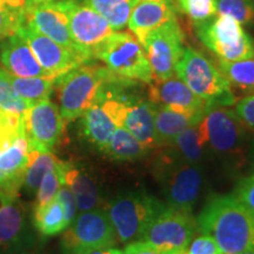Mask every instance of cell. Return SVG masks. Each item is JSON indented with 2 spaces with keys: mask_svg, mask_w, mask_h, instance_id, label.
Returning <instances> with one entry per match:
<instances>
[{
  "mask_svg": "<svg viewBox=\"0 0 254 254\" xmlns=\"http://www.w3.org/2000/svg\"><path fill=\"white\" fill-rule=\"evenodd\" d=\"M63 128L64 120L59 107L50 99L34 104L25 117V131L32 147L52 151Z\"/></svg>",
  "mask_w": 254,
  "mask_h": 254,
  "instance_id": "obj_16",
  "label": "cell"
},
{
  "mask_svg": "<svg viewBox=\"0 0 254 254\" xmlns=\"http://www.w3.org/2000/svg\"><path fill=\"white\" fill-rule=\"evenodd\" d=\"M251 171H252L254 174V159H252V165H251Z\"/></svg>",
  "mask_w": 254,
  "mask_h": 254,
  "instance_id": "obj_47",
  "label": "cell"
},
{
  "mask_svg": "<svg viewBox=\"0 0 254 254\" xmlns=\"http://www.w3.org/2000/svg\"><path fill=\"white\" fill-rule=\"evenodd\" d=\"M112 73L105 66L84 63L57 78L59 111L64 124L74 122L99 100Z\"/></svg>",
  "mask_w": 254,
  "mask_h": 254,
  "instance_id": "obj_2",
  "label": "cell"
},
{
  "mask_svg": "<svg viewBox=\"0 0 254 254\" xmlns=\"http://www.w3.org/2000/svg\"><path fill=\"white\" fill-rule=\"evenodd\" d=\"M58 0H34V4H44V2H55Z\"/></svg>",
  "mask_w": 254,
  "mask_h": 254,
  "instance_id": "obj_46",
  "label": "cell"
},
{
  "mask_svg": "<svg viewBox=\"0 0 254 254\" xmlns=\"http://www.w3.org/2000/svg\"><path fill=\"white\" fill-rule=\"evenodd\" d=\"M127 105L103 90L99 100L81 116L82 134L87 141L103 152L114 129L122 126Z\"/></svg>",
  "mask_w": 254,
  "mask_h": 254,
  "instance_id": "obj_13",
  "label": "cell"
},
{
  "mask_svg": "<svg viewBox=\"0 0 254 254\" xmlns=\"http://www.w3.org/2000/svg\"><path fill=\"white\" fill-rule=\"evenodd\" d=\"M243 254H254V250L249 251V252H245V253H243Z\"/></svg>",
  "mask_w": 254,
  "mask_h": 254,
  "instance_id": "obj_48",
  "label": "cell"
},
{
  "mask_svg": "<svg viewBox=\"0 0 254 254\" xmlns=\"http://www.w3.org/2000/svg\"><path fill=\"white\" fill-rule=\"evenodd\" d=\"M32 241L25 208L18 195L0 190V254L26 253Z\"/></svg>",
  "mask_w": 254,
  "mask_h": 254,
  "instance_id": "obj_14",
  "label": "cell"
},
{
  "mask_svg": "<svg viewBox=\"0 0 254 254\" xmlns=\"http://www.w3.org/2000/svg\"><path fill=\"white\" fill-rule=\"evenodd\" d=\"M200 233L217 241L221 254H243L254 250V213L233 195H213L198 219Z\"/></svg>",
  "mask_w": 254,
  "mask_h": 254,
  "instance_id": "obj_1",
  "label": "cell"
},
{
  "mask_svg": "<svg viewBox=\"0 0 254 254\" xmlns=\"http://www.w3.org/2000/svg\"><path fill=\"white\" fill-rule=\"evenodd\" d=\"M249 155L251 159H254V135L252 136L250 141V146H249Z\"/></svg>",
  "mask_w": 254,
  "mask_h": 254,
  "instance_id": "obj_44",
  "label": "cell"
},
{
  "mask_svg": "<svg viewBox=\"0 0 254 254\" xmlns=\"http://www.w3.org/2000/svg\"><path fill=\"white\" fill-rule=\"evenodd\" d=\"M205 112L190 113L157 105L155 110V134L159 147H166L178 134L201 122Z\"/></svg>",
  "mask_w": 254,
  "mask_h": 254,
  "instance_id": "obj_24",
  "label": "cell"
},
{
  "mask_svg": "<svg viewBox=\"0 0 254 254\" xmlns=\"http://www.w3.org/2000/svg\"><path fill=\"white\" fill-rule=\"evenodd\" d=\"M196 37L219 60L238 62L254 58V40L243 25L230 15L215 17L194 24Z\"/></svg>",
  "mask_w": 254,
  "mask_h": 254,
  "instance_id": "obj_7",
  "label": "cell"
},
{
  "mask_svg": "<svg viewBox=\"0 0 254 254\" xmlns=\"http://www.w3.org/2000/svg\"><path fill=\"white\" fill-rule=\"evenodd\" d=\"M25 25L90 62L73 40L69 32L67 17L57 1L34 5L26 15Z\"/></svg>",
  "mask_w": 254,
  "mask_h": 254,
  "instance_id": "obj_17",
  "label": "cell"
},
{
  "mask_svg": "<svg viewBox=\"0 0 254 254\" xmlns=\"http://www.w3.org/2000/svg\"><path fill=\"white\" fill-rule=\"evenodd\" d=\"M150 152L151 148L142 145L125 127L118 126L111 135L109 144L104 148L103 153L111 160L128 163L148 157Z\"/></svg>",
  "mask_w": 254,
  "mask_h": 254,
  "instance_id": "obj_25",
  "label": "cell"
},
{
  "mask_svg": "<svg viewBox=\"0 0 254 254\" xmlns=\"http://www.w3.org/2000/svg\"><path fill=\"white\" fill-rule=\"evenodd\" d=\"M136 1H158V2H166V4L173 5L172 0H136Z\"/></svg>",
  "mask_w": 254,
  "mask_h": 254,
  "instance_id": "obj_45",
  "label": "cell"
},
{
  "mask_svg": "<svg viewBox=\"0 0 254 254\" xmlns=\"http://www.w3.org/2000/svg\"><path fill=\"white\" fill-rule=\"evenodd\" d=\"M186 254H221V251L213 238L201 233L193 238L187 247Z\"/></svg>",
  "mask_w": 254,
  "mask_h": 254,
  "instance_id": "obj_38",
  "label": "cell"
},
{
  "mask_svg": "<svg viewBox=\"0 0 254 254\" xmlns=\"http://www.w3.org/2000/svg\"><path fill=\"white\" fill-rule=\"evenodd\" d=\"M88 254H124V253L122 250L116 249V247H107V249L95 250V251H93V252H91Z\"/></svg>",
  "mask_w": 254,
  "mask_h": 254,
  "instance_id": "obj_43",
  "label": "cell"
},
{
  "mask_svg": "<svg viewBox=\"0 0 254 254\" xmlns=\"http://www.w3.org/2000/svg\"><path fill=\"white\" fill-rule=\"evenodd\" d=\"M153 174L168 206L192 212L204 185L201 165L180 160L167 148L155 159Z\"/></svg>",
  "mask_w": 254,
  "mask_h": 254,
  "instance_id": "obj_3",
  "label": "cell"
},
{
  "mask_svg": "<svg viewBox=\"0 0 254 254\" xmlns=\"http://www.w3.org/2000/svg\"><path fill=\"white\" fill-rule=\"evenodd\" d=\"M59 159L51 151L40 150V148L30 146L27 166L25 170L23 189L27 194H36L39 189L41 180L51 168L56 166Z\"/></svg>",
  "mask_w": 254,
  "mask_h": 254,
  "instance_id": "obj_27",
  "label": "cell"
},
{
  "mask_svg": "<svg viewBox=\"0 0 254 254\" xmlns=\"http://www.w3.org/2000/svg\"><path fill=\"white\" fill-rule=\"evenodd\" d=\"M184 32L177 18L150 32L144 49L152 71V80H166L174 77L184 52Z\"/></svg>",
  "mask_w": 254,
  "mask_h": 254,
  "instance_id": "obj_11",
  "label": "cell"
},
{
  "mask_svg": "<svg viewBox=\"0 0 254 254\" xmlns=\"http://www.w3.org/2000/svg\"><path fill=\"white\" fill-rule=\"evenodd\" d=\"M232 195L254 213V174L240 179L234 187Z\"/></svg>",
  "mask_w": 254,
  "mask_h": 254,
  "instance_id": "obj_36",
  "label": "cell"
},
{
  "mask_svg": "<svg viewBox=\"0 0 254 254\" xmlns=\"http://www.w3.org/2000/svg\"><path fill=\"white\" fill-rule=\"evenodd\" d=\"M155 110L157 105L148 99L135 100L127 105L122 120V126L151 150L159 147L155 134Z\"/></svg>",
  "mask_w": 254,
  "mask_h": 254,
  "instance_id": "obj_22",
  "label": "cell"
},
{
  "mask_svg": "<svg viewBox=\"0 0 254 254\" xmlns=\"http://www.w3.org/2000/svg\"><path fill=\"white\" fill-rule=\"evenodd\" d=\"M217 14L230 15L241 25L254 23V0H215Z\"/></svg>",
  "mask_w": 254,
  "mask_h": 254,
  "instance_id": "obj_35",
  "label": "cell"
},
{
  "mask_svg": "<svg viewBox=\"0 0 254 254\" xmlns=\"http://www.w3.org/2000/svg\"><path fill=\"white\" fill-rule=\"evenodd\" d=\"M12 13H14L25 24V19L30 9L33 7L34 0H0Z\"/></svg>",
  "mask_w": 254,
  "mask_h": 254,
  "instance_id": "obj_41",
  "label": "cell"
},
{
  "mask_svg": "<svg viewBox=\"0 0 254 254\" xmlns=\"http://www.w3.org/2000/svg\"><path fill=\"white\" fill-rule=\"evenodd\" d=\"M147 85V99L155 105L190 113L205 112V101L177 75L166 80H152Z\"/></svg>",
  "mask_w": 254,
  "mask_h": 254,
  "instance_id": "obj_18",
  "label": "cell"
},
{
  "mask_svg": "<svg viewBox=\"0 0 254 254\" xmlns=\"http://www.w3.org/2000/svg\"><path fill=\"white\" fill-rule=\"evenodd\" d=\"M56 198L58 199V201L62 204L66 224H67V226H69L71 222L74 220L75 217H77L78 213V206L74 195H73L72 190H69L67 186L63 185L59 189L58 193H57Z\"/></svg>",
  "mask_w": 254,
  "mask_h": 254,
  "instance_id": "obj_39",
  "label": "cell"
},
{
  "mask_svg": "<svg viewBox=\"0 0 254 254\" xmlns=\"http://www.w3.org/2000/svg\"><path fill=\"white\" fill-rule=\"evenodd\" d=\"M79 1H84V0H79Z\"/></svg>",
  "mask_w": 254,
  "mask_h": 254,
  "instance_id": "obj_50",
  "label": "cell"
},
{
  "mask_svg": "<svg viewBox=\"0 0 254 254\" xmlns=\"http://www.w3.org/2000/svg\"><path fill=\"white\" fill-rule=\"evenodd\" d=\"M23 254H47V253H30V252H26V253H23Z\"/></svg>",
  "mask_w": 254,
  "mask_h": 254,
  "instance_id": "obj_49",
  "label": "cell"
},
{
  "mask_svg": "<svg viewBox=\"0 0 254 254\" xmlns=\"http://www.w3.org/2000/svg\"><path fill=\"white\" fill-rule=\"evenodd\" d=\"M219 71L230 82L231 87L254 94V58L238 62L219 60Z\"/></svg>",
  "mask_w": 254,
  "mask_h": 254,
  "instance_id": "obj_31",
  "label": "cell"
},
{
  "mask_svg": "<svg viewBox=\"0 0 254 254\" xmlns=\"http://www.w3.org/2000/svg\"><path fill=\"white\" fill-rule=\"evenodd\" d=\"M82 2L98 12L113 31H123L127 26L136 0H84Z\"/></svg>",
  "mask_w": 254,
  "mask_h": 254,
  "instance_id": "obj_28",
  "label": "cell"
},
{
  "mask_svg": "<svg viewBox=\"0 0 254 254\" xmlns=\"http://www.w3.org/2000/svg\"><path fill=\"white\" fill-rule=\"evenodd\" d=\"M176 9L187 15L193 24L202 23L217 15L215 0H172Z\"/></svg>",
  "mask_w": 254,
  "mask_h": 254,
  "instance_id": "obj_33",
  "label": "cell"
},
{
  "mask_svg": "<svg viewBox=\"0 0 254 254\" xmlns=\"http://www.w3.org/2000/svg\"><path fill=\"white\" fill-rule=\"evenodd\" d=\"M28 153L30 141L26 133L17 136L7 147L0 151V190L18 195L23 186Z\"/></svg>",
  "mask_w": 254,
  "mask_h": 254,
  "instance_id": "obj_20",
  "label": "cell"
},
{
  "mask_svg": "<svg viewBox=\"0 0 254 254\" xmlns=\"http://www.w3.org/2000/svg\"><path fill=\"white\" fill-rule=\"evenodd\" d=\"M165 204L146 190H125L107 206V214L122 244L140 240L151 221Z\"/></svg>",
  "mask_w": 254,
  "mask_h": 254,
  "instance_id": "obj_6",
  "label": "cell"
},
{
  "mask_svg": "<svg viewBox=\"0 0 254 254\" xmlns=\"http://www.w3.org/2000/svg\"><path fill=\"white\" fill-rule=\"evenodd\" d=\"M177 77L206 103V106L236 104L230 82L209 60L198 51L186 47L176 68Z\"/></svg>",
  "mask_w": 254,
  "mask_h": 254,
  "instance_id": "obj_5",
  "label": "cell"
},
{
  "mask_svg": "<svg viewBox=\"0 0 254 254\" xmlns=\"http://www.w3.org/2000/svg\"><path fill=\"white\" fill-rule=\"evenodd\" d=\"M124 254H174V253H167L159 251L155 247L148 245V244L144 243V241H132V243L126 244L125 250L123 251ZM182 254V253H180Z\"/></svg>",
  "mask_w": 254,
  "mask_h": 254,
  "instance_id": "obj_42",
  "label": "cell"
},
{
  "mask_svg": "<svg viewBox=\"0 0 254 254\" xmlns=\"http://www.w3.org/2000/svg\"><path fill=\"white\" fill-rule=\"evenodd\" d=\"M62 176L64 185L67 186L74 195L79 212L100 208L103 200L99 187L84 167L63 161Z\"/></svg>",
  "mask_w": 254,
  "mask_h": 254,
  "instance_id": "obj_23",
  "label": "cell"
},
{
  "mask_svg": "<svg viewBox=\"0 0 254 254\" xmlns=\"http://www.w3.org/2000/svg\"><path fill=\"white\" fill-rule=\"evenodd\" d=\"M92 58L100 60L116 77L142 84L152 82L146 51L129 31H114L94 50Z\"/></svg>",
  "mask_w": 254,
  "mask_h": 254,
  "instance_id": "obj_4",
  "label": "cell"
},
{
  "mask_svg": "<svg viewBox=\"0 0 254 254\" xmlns=\"http://www.w3.org/2000/svg\"><path fill=\"white\" fill-rule=\"evenodd\" d=\"M207 153L218 157H238L247 144V131L234 110L228 106H206L199 124Z\"/></svg>",
  "mask_w": 254,
  "mask_h": 254,
  "instance_id": "obj_8",
  "label": "cell"
},
{
  "mask_svg": "<svg viewBox=\"0 0 254 254\" xmlns=\"http://www.w3.org/2000/svg\"><path fill=\"white\" fill-rule=\"evenodd\" d=\"M234 112L249 131L254 132V94H249L236 101Z\"/></svg>",
  "mask_w": 254,
  "mask_h": 254,
  "instance_id": "obj_37",
  "label": "cell"
},
{
  "mask_svg": "<svg viewBox=\"0 0 254 254\" xmlns=\"http://www.w3.org/2000/svg\"><path fill=\"white\" fill-rule=\"evenodd\" d=\"M8 79L12 87L19 97L28 101L31 105L39 103L41 100L50 99L55 90L57 78L55 77H15L8 73Z\"/></svg>",
  "mask_w": 254,
  "mask_h": 254,
  "instance_id": "obj_29",
  "label": "cell"
},
{
  "mask_svg": "<svg viewBox=\"0 0 254 254\" xmlns=\"http://www.w3.org/2000/svg\"><path fill=\"white\" fill-rule=\"evenodd\" d=\"M15 33L26 40L41 67L53 77L58 78L80 64L88 63L84 57L67 50L27 25H21Z\"/></svg>",
  "mask_w": 254,
  "mask_h": 254,
  "instance_id": "obj_15",
  "label": "cell"
},
{
  "mask_svg": "<svg viewBox=\"0 0 254 254\" xmlns=\"http://www.w3.org/2000/svg\"><path fill=\"white\" fill-rule=\"evenodd\" d=\"M62 160H58L56 166L51 168L45 174V177L41 180V184L38 189L36 195V205L34 207H40V206L47 205L52 200L56 199L57 193L60 187L64 185L63 176H62Z\"/></svg>",
  "mask_w": 254,
  "mask_h": 254,
  "instance_id": "obj_34",
  "label": "cell"
},
{
  "mask_svg": "<svg viewBox=\"0 0 254 254\" xmlns=\"http://www.w3.org/2000/svg\"><path fill=\"white\" fill-rule=\"evenodd\" d=\"M200 124V123H199ZM199 124L190 126L178 134L166 147L180 160L201 165L207 154L205 139Z\"/></svg>",
  "mask_w": 254,
  "mask_h": 254,
  "instance_id": "obj_26",
  "label": "cell"
},
{
  "mask_svg": "<svg viewBox=\"0 0 254 254\" xmlns=\"http://www.w3.org/2000/svg\"><path fill=\"white\" fill-rule=\"evenodd\" d=\"M117 236L106 209L95 208L80 212L64 231L63 254H88L95 250L117 245Z\"/></svg>",
  "mask_w": 254,
  "mask_h": 254,
  "instance_id": "obj_10",
  "label": "cell"
},
{
  "mask_svg": "<svg viewBox=\"0 0 254 254\" xmlns=\"http://www.w3.org/2000/svg\"><path fill=\"white\" fill-rule=\"evenodd\" d=\"M21 25L23 21L0 1V40L14 34Z\"/></svg>",
  "mask_w": 254,
  "mask_h": 254,
  "instance_id": "obj_40",
  "label": "cell"
},
{
  "mask_svg": "<svg viewBox=\"0 0 254 254\" xmlns=\"http://www.w3.org/2000/svg\"><path fill=\"white\" fill-rule=\"evenodd\" d=\"M182 254H186V252H184V253H182Z\"/></svg>",
  "mask_w": 254,
  "mask_h": 254,
  "instance_id": "obj_51",
  "label": "cell"
},
{
  "mask_svg": "<svg viewBox=\"0 0 254 254\" xmlns=\"http://www.w3.org/2000/svg\"><path fill=\"white\" fill-rule=\"evenodd\" d=\"M198 231L192 212L165 204L142 233L140 241L163 252L180 254L186 252Z\"/></svg>",
  "mask_w": 254,
  "mask_h": 254,
  "instance_id": "obj_9",
  "label": "cell"
},
{
  "mask_svg": "<svg viewBox=\"0 0 254 254\" xmlns=\"http://www.w3.org/2000/svg\"><path fill=\"white\" fill-rule=\"evenodd\" d=\"M67 17L69 32L79 50L92 60L94 50L113 33L112 27L90 6L79 0L57 1Z\"/></svg>",
  "mask_w": 254,
  "mask_h": 254,
  "instance_id": "obj_12",
  "label": "cell"
},
{
  "mask_svg": "<svg viewBox=\"0 0 254 254\" xmlns=\"http://www.w3.org/2000/svg\"><path fill=\"white\" fill-rule=\"evenodd\" d=\"M176 19V7L166 2L136 1L129 15L128 31L144 45L150 32Z\"/></svg>",
  "mask_w": 254,
  "mask_h": 254,
  "instance_id": "obj_21",
  "label": "cell"
},
{
  "mask_svg": "<svg viewBox=\"0 0 254 254\" xmlns=\"http://www.w3.org/2000/svg\"><path fill=\"white\" fill-rule=\"evenodd\" d=\"M0 62L5 71L15 77H53L41 67L26 40L18 33L5 38L1 43Z\"/></svg>",
  "mask_w": 254,
  "mask_h": 254,
  "instance_id": "obj_19",
  "label": "cell"
},
{
  "mask_svg": "<svg viewBox=\"0 0 254 254\" xmlns=\"http://www.w3.org/2000/svg\"><path fill=\"white\" fill-rule=\"evenodd\" d=\"M33 225L38 233L43 237H53L67 228L62 204L58 199L52 200L47 205L34 207Z\"/></svg>",
  "mask_w": 254,
  "mask_h": 254,
  "instance_id": "obj_30",
  "label": "cell"
},
{
  "mask_svg": "<svg viewBox=\"0 0 254 254\" xmlns=\"http://www.w3.org/2000/svg\"><path fill=\"white\" fill-rule=\"evenodd\" d=\"M32 106L33 105L19 97L12 87L8 73L4 68H0V110L9 116L25 118Z\"/></svg>",
  "mask_w": 254,
  "mask_h": 254,
  "instance_id": "obj_32",
  "label": "cell"
}]
</instances>
